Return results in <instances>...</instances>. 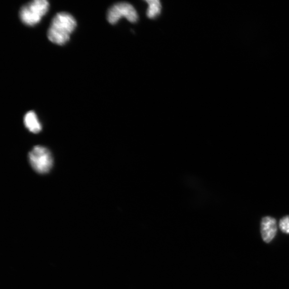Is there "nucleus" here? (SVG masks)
Returning a JSON list of instances; mask_svg holds the SVG:
<instances>
[{"mask_svg": "<svg viewBox=\"0 0 289 289\" xmlns=\"http://www.w3.org/2000/svg\"><path fill=\"white\" fill-rule=\"evenodd\" d=\"M30 163L33 170L39 174L49 173L53 164V158L48 148L36 146L29 154Z\"/></svg>", "mask_w": 289, "mask_h": 289, "instance_id": "3", "label": "nucleus"}, {"mask_svg": "<svg viewBox=\"0 0 289 289\" xmlns=\"http://www.w3.org/2000/svg\"><path fill=\"white\" fill-rule=\"evenodd\" d=\"M24 122L26 128L32 133H39L42 129L38 117L33 111H29L26 113L24 117Z\"/></svg>", "mask_w": 289, "mask_h": 289, "instance_id": "6", "label": "nucleus"}, {"mask_svg": "<svg viewBox=\"0 0 289 289\" xmlns=\"http://www.w3.org/2000/svg\"><path fill=\"white\" fill-rule=\"evenodd\" d=\"M148 7L147 16L148 18H154L159 15L161 11V4L158 0H148L146 1Z\"/></svg>", "mask_w": 289, "mask_h": 289, "instance_id": "7", "label": "nucleus"}, {"mask_svg": "<svg viewBox=\"0 0 289 289\" xmlns=\"http://www.w3.org/2000/svg\"><path fill=\"white\" fill-rule=\"evenodd\" d=\"M277 230V222L274 218L266 217L261 222V234L266 243H269L274 238Z\"/></svg>", "mask_w": 289, "mask_h": 289, "instance_id": "5", "label": "nucleus"}, {"mask_svg": "<svg viewBox=\"0 0 289 289\" xmlns=\"http://www.w3.org/2000/svg\"><path fill=\"white\" fill-rule=\"evenodd\" d=\"M76 26V21L71 15L64 12L58 13L53 18L49 28V39L58 45L66 44Z\"/></svg>", "mask_w": 289, "mask_h": 289, "instance_id": "1", "label": "nucleus"}, {"mask_svg": "<svg viewBox=\"0 0 289 289\" xmlns=\"http://www.w3.org/2000/svg\"><path fill=\"white\" fill-rule=\"evenodd\" d=\"M50 4L46 0H35L22 7L20 17L22 22L27 26L39 23L49 11Z\"/></svg>", "mask_w": 289, "mask_h": 289, "instance_id": "2", "label": "nucleus"}, {"mask_svg": "<svg viewBox=\"0 0 289 289\" xmlns=\"http://www.w3.org/2000/svg\"><path fill=\"white\" fill-rule=\"evenodd\" d=\"M122 17L131 23H135L138 19L136 9L131 4L119 3L110 8L107 13V20L110 24H115Z\"/></svg>", "mask_w": 289, "mask_h": 289, "instance_id": "4", "label": "nucleus"}, {"mask_svg": "<svg viewBox=\"0 0 289 289\" xmlns=\"http://www.w3.org/2000/svg\"><path fill=\"white\" fill-rule=\"evenodd\" d=\"M279 227L285 234H289V216H285L279 221Z\"/></svg>", "mask_w": 289, "mask_h": 289, "instance_id": "8", "label": "nucleus"}]
</instances>
